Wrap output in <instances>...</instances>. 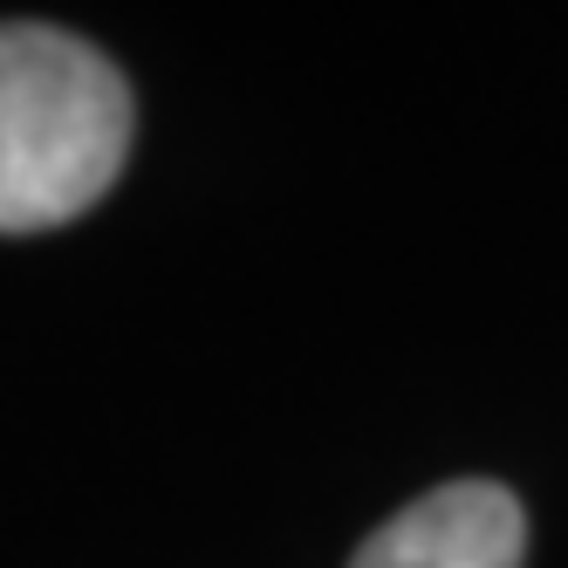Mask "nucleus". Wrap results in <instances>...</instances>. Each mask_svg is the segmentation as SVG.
<instances>
[{
  "label": "nucleus",
  "instance_id": "obj_1",
  "mask_svg": "<svg viewBox=\"0 0 568 568\" xmlns=\"http://www.w3.org/2000/svg\"><path fill=\"white\" fill-rule=\"evenodd\" d=\"M131 83L90 42L0 21V233L90 213L131 158Z\"/></svg>",
  "mask_w": 568,
  "mask_h": 568
},
{
  "label": "nucleus",
  "instance_id": "obj_2",
  "mask_svg": "<svg viewBox=\"0 0 568 568\" xmlns=\"http://www.w3.org/2000/svg\"><path fill=\"white\" fill-rule=\"evenodd\" d=\"M527 514L500 479H453L384 520L349 568H520Z\"/></svg>",
  "mask_w": 568,
  "mask_h": 568
}]
</instances>
